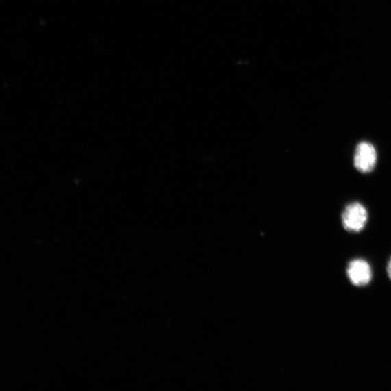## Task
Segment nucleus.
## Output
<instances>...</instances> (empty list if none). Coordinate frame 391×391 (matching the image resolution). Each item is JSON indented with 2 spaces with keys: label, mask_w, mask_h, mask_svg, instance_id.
Here are the masks:
<instances>
[{
  "label": "nucleus",
  "mask_w": 391,
  "mask_h": 391,
  "mask_svg": "<svg viewBox=\"0 0 391 391\" xmlns=\"http://www.w3.org/2000/svg\"><path fill=\"white\" fill-rule=\"evenodd\" d=\"M368 219L367 210L358 203L349 205L342 214V223L344 229L353 233L361 231Z\"/></svg>",
  "instance_id": "nucleus-1"
},
{
  "label": "nucleus",
  "mask_w": 391,
  "mask_h": 391,
  "mask_svg": "<svg viewBox=\"0 0 391 391\" xmlns=\"http://www.w3.org/2000/svg\"><path fill=\"white\" fill-rule=\"evenodd\" d=\"M377 153L374 146L363 142L360 143L355 150L354 157L355 166L362 173L371 172L375 167Z\"/></svg>",
  "instance_id": "nucleus-2"
},
{
  "label": "nucleus",
  "mask_w": 391,
  "mask_h": 391,
  "mask_svg": "<svg viewBox=\"0 0 391 391\" xmlns=\"http://www.w3.org/2000/svg\"><path fill=\"white\" fill-rule=\"evenodd\" d=\"M349 279L353 285L364 286L372 279L370 264L363 260H355L349 264L347 268Z\"/></svg>",
  "instance_id": "nucleus-3"
},
{
  "label": "nucleus",
  "mask_w": 391,
  "mask_h": 391,
  "mask_svg": "<svg viewBox=\"0 0 391 391\" xmlns=\"http://www.w3.org/2000/svg\"><path fill=\"white\" fill-rule=\"evenodd\" d=\"M387 271H388V276L390 277V279L391 280V258L389 260L388 264Z\"/></svg>",
  "instance_id": "nucleus-4"
}]
</instances>
